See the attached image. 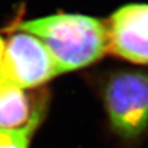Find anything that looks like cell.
<instances>
[{
  "label": "cell",
  "mask_w": 148,
  "mask_h": 148,
  "mask_svg": "<svg viewBox=\"0 0 148 148\" xmlns=\"http://www.w3.org/2000/svg\"><path fill=\"white\" fill-rule=\"evenodd\" d=\"M108 49L136 64H148V4L120 7L106 26Z\"/></svg>",
  "instance_id": "277c9868"
},
{
  "label": "cell",
  "mask_w": 148,
  "mask_h": 148,
  "mask_svg": "<svg viewBox=\"0 0 148 148\" xmlns=\"http://www.w3.org/2000/svg\"><path fill=\"white\" fill-rule=\"evenodd\" d=\"M37 127L18 130L0 129V148H29Z\"/></svg>",
  "instance_id": "8992f818"
},
{
  "label": "cell",
  "mask_w": 148,
  "mask_h": 148,
  "mask_svg": "<svg viewBox=\"0 0 148 148\" xmlns=\"http://www.w3.org/2000/svg\"><path fill=\"white\" fill-rule=\"evenodd\" d=\"M45 109L46 98L34 99L23 88L0 77V129L38 127Z\"/></svg>",
  "instance_id": "5b68a950"
},
{
  "label": "cell",
  "mask_w": 148,
  "mask_h": 148,
  "mask_svg": "<svg viewBox=\"0 0 148 148\" xmlns=\"http://www.w3.org/2000/svg\"><path fill=\"white\" fill-rule=\"evenodd\" d=\"M4 49H5V43H4V41H3L2 37L0 36V66H1L3 55H4Z\"/></svg>",
  "instance_id": "52a82bcc"
},
{
  "label": "cell",
  "mask_w": 148,
  "mask_h": 148,
  "mask_svg": "<svg viewBox=\"0 0 148 148\" xmlns=\"http://www.w3.org/2000/svg\"><path fill=\"white\" fill-rule=\"evenodd\" d=\"M60 74L41 40L25 32L12 35L5 46L0 77L20 88H32Z\"/></svg>",
  "instance_id": "3957f363"
},
{
  "label": "cell",
  "mask_w": 148,
  "mask_h": 148,
  "mask_svg": "<svg viewBox=\"0 0 148 148\" xmlns=\"http://www.w3.org/2000/svg\"><path fill=\"white\" fill-rule=\"evenodd\" d=\"M16 29L43 42L60 74L86 67L108 51L106 25L92 16L57 14L20 23Z\"/></svg>",
  "instance_id": "6da1fadb"
},
{
  "label": "cell",
  "mask_w": 148,
  "mask_h": 148,
  "mask_svg": "<svg viewBox=\"0 0 148 148\" xmlns=\"http://www.w3.org/2000/svg\"><path fill=\"white\" fill-rule=\"evenodd\" d=\"M104 101L109 123L123 140H136L148 127V74L121 71L108 79Z\"/></svg>",
  "instance_id": "7a4b0ae2"
}]
</instances>
